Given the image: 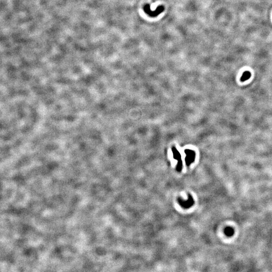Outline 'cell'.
<instances>
[{"mask_svg": "<svg viewBox=\"0 0 272 272\" xmlns=\"http://www.w3.org/2000/svg\"><path fill=\"white\" fill-rule=\"evenodd\" d=\"M143 9L145 12L148 15V16L151 17H155L158 16L159 15L163 12L164 8L163 6H159L155 11H152L150 9V5L149 4H146L144 6Z\"/></svg>", "mask_w": 272, "mask_h": 272, "instance_id": "1", "label": "cell"}, {"mask_svg": "<svg viewBox=\"0 0 272 272\" xmlns=\"http://www.w3.org/2000/svg\"><path fill=\"white\" fill-rule=\"evenodd\" d=\"M184 152L186 154V163L187 165H189L195 160V157H196L195 152L194 151L189 149L186 150L184 151Z\"/></svg>", "mask_w": 272, "mask_h": 272, "instance_id": "2", "label": "cell"}, {"mask_svg": "<svg viewBox=\"0 0 272 272\" xmlns=\"http://www.w3.org/2000/svg\"><path fill=\"white\" fill-rule=\"evenodd\" d=\"M172 151L173 153L174 158L179 161L177 167L179 170H180L182 167V161L181 160V156H180V153L175 147H172Z\"/></svg>", "mask_w": 272, "mask_h": 272, "instance_id": "3", "label": "cell"}, {"mask_svg": "<svg viewBox=\"0 0 272 272\" xmlns=\"http://www.w3.org/2000/svg\"><path fill=\"white\" fill-rule=\"evenodd\" d=\"M251 77V73L249 71H245L243 73L242 75L240 78V81L242 82H244L249 80Z\"/></svg>", "mask_w": 272, "mask_h": 272, "instance_id": "4", "label": "cell"}]
</instances>
